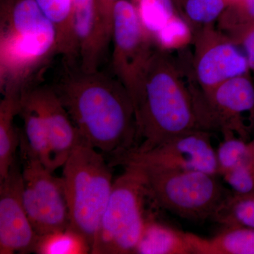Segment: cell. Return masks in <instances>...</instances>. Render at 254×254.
<instances>
[{
	"label": "cell",
	"mask_w": 254,
	"mask_h": 254,
	"mask_svg": "<svg viewBox=\"0 0 254 254\" xmlns=\"http://www.w3.org/2000/svg\"><path fill=\"white\" fill-rule=\"evenodd\" d=\"M53 85L83 141L112 158L133 150L137 126L131 95L115 76L64 64Z\"/></svg>",
	"instance_id": "1"
},
{
	"label": "cell",
	"mask_w": 254,
	"mask_h": 254,
	"mask_svg": "<svg viewBox=\"0 0 254 254\" xmlns=\"http://www.w3.org/2000/svg\"><path fill=\"white\" fill-rule=\"evenodd\" d=\"M134 107L136 145L131 151H146L177 135L203 129L194 89L187 86L168 52L153 53Z\"/></svg>",
	"instance_id": "2"
},
{
	"label": "cell",
	"mask_w": 254,
	"mask_h": 254,
	"mask_svg": "<svg viewBox=\"0 0 254 254\" xmlns=\"http://www.w3.org/2000/svg\"><path fill=\"white\" fill-rule=\"evenodd\" d=\"M58 55L54 25L36 0H1L0 91L20 96Z\"/></svg>",
	"instance_id": "3"
},
{
	"label": "cell",
	"mask_w": 254,
	"mask_h": 254,
	"mask_svg": "<svg viewBox=\"0 0 254 254\" xmlns=\"http://www.w3.org/2000/svg\"><path fill=\"white\" fill-rule=\"evenodd\" d=\"M63 167L69 227L92 247L113 190V166L81 138Z\"/></svg>",
	"instance_id": "4"
},
{
	"label": "cell",
	"mask_w": 254,
	"mask_h": 254,
	"mask_svg": "<svg viewBox=\"0 0 254 254\" xmlns=\"http://www.w3.org/2000/svg\"><path fill=\"white\" fill-rule=\"evenodd\" d=\"M124 168L123 175L114 182L91 254H135L143 235L148 220L143 209L148 195L144 180L136 167Z\"/></svg>",
	"instance_id": "5"
},
{
	"label": "cell",
	"mask_w": 254,
	"mask_h": 254,
	"mask_svg": "<svg viewBox=\"0 0 254 254\" xmlns=\"http://www.w3.org/2000/svg\"><path fill=\"white\" fill-rule=\"evenodd\" d=\"M131 166L141 171L150 199L158 206L187 220L203 221L212 218L230 193L216 175L211 174Z\"/></svg>",
	"instance_id": "6"
},
{
	"label": "cell",
	"mask_w": 254,
	"mask_h": 254,
	"mask_svg": "<svg viewBox=\"0 0 254 254\" xmlns=\"http://www.w3.org/2000/svg\"><path fill=\"white\" fill-rule=\"evenodd\" d=\"M23 200L26 213L38 236L69 227L63 177L53 176L39 159L31 154L21 133Z\"/></svg>",
	"instance_id": "7"
},
{
	"label": "cell",
	"mask_w": 254,
	"mask_h": 254,
	"mask_svg": "<svg viewBox=\"0 0 254 254\" xmlns=\"http://www.w3.org/2000/svg\"><path fill=\"white\" fill-rule=\"evenodd\" d=\"M112 41L114 76L126 88L135 106L145 68L157 48L143 29L131 0H119L115 4Z\"/></svg>",
	"instance_id": "8"
},
{
	"label": "cell",
	"mask_w": 254,
	"mask_h": 254,
	"mask_svg": "<svg viewBox=\"0 0 254 254\" xmlns=\"http://www.w3.org/2000/svg\"><path fill=\"white\" fill-rule=\"evenodd\" d=\"M110 165H136L168 170L218 175L216 151L210 132L195 129L173 137L146 151H129L111 159Z\"/></svg>",
	"instance_id": "9"
},
{
	"label": "cell",
	"mask_w": 254,
	"mask_h": 254,
	"mask_svg": "<svg viewBox=\"0 0 254 254\" xmlns=\"http://www.w3.org/2000/svg\"><path fill=\"white\" fill-rule=\"evenodd\" d=\"M193 72L202 92L250 71L243 50L230 36L208 25L193 31Z\"/></svg>",
	"instance_id": "10"
},
{
	"label": "cell",
	"mask_w": 254,
	"mask_h": 254,
	"mask_svg": "<svg viewBox=\"0 0 254 254\" xmlns=\"http://www.w3.org/2000/svg\"><path fill=\"white\" fill-rule=\"evenodd\" d=\"M198 93L204 129L218 128L223 135L237 134L246 141L249 136L246 115L254 110V86L248 74L230 78L206 93Z\"/></svg>",
	"instance_id": "11"
},
{
	"label": "cell",
	"mask_w": 254,
	"mask_h": 254,
	"mask_svg": "<svg viewBox=\"0 0 254 254\" xmlns=\"http://www.w3.org/2000/svg\"><path fill=\"white\" fill-rule=\"evenodd\" d=\"M22 170L17 160L0 181V254L35 252L38 236L32 226L23 200Z\"/></svg>",
	"instance_id": "12"
},
{
	"label": "cell",
	"mask_w": 254,
	"mask_h": 254,
	"mask_svg": "<svg viewBox=\"0 0 254 254\" xmlns=\"http://www.w3.org/2000/svg\"><path fill=\"white\" fill-rule=\"evenodd\" d=\"M27 89L36 100L44 119L54 172L63 166L81 137L53 86L38 83Z\"/></svg>",
	"instance_id": "13"
},
{
	"label": "cell",
	"mask_w": 254,
	"mask_h": 254,
	"mask_svg": "<svg viewBox=\"0 0 254 254\" xmlns=\"http://www.w3.org/2000/svg\"><path fill=\"white\" fill-rule=\"evenodd\" d=\"M72 24L80 68L88 71L99 69L106 48L98 28L95 0H73Z\"/></svg>",
	"instance_id": "14"
},
{
	"label": "cell",
	"mask_w": 254,
	"mask_h": 254,
	"mask_svg": "<svg viewBox=\"0 0 254 254\" xmlns=\"http://www.w3.org/2000/svg\"><path fill=\"white\" fill-rule=\"evenodd\" d=\"M18 115L22 118V136L31 154L39 159L52 173V155L49 138L44 119L29 90L23 91L19 97Z\"/></svg>",
	"instance_id": "15"
},
{
	"label": "cell",
	"mask_w": 254,
	"mask_h": 254,
	"mask_svg": "<svg viewBox=\"0 0 254 254\" xmlns=\"http://www.w3.org/2000/svg\"><path fill=\"white\" fill-rule=\"evenodd\" d=\"M135 254H194L189 233L148 219Z\"/></svg>",
	"instance_id": "16"
},
{
	"label": "cell",
	"mask_w": 254,
	"mask_h": 254,
	"mask_svg": "<svg viewBox=\"0 0 254 254\" xmlns=\"http://www.w3.org/2000/svg\"><path fill=\"white\" fill-rule=\"evenodd\" d=\"M45 15L54 25L58 34V55L66 64H78L73 36V0H36Z\"/></svg>",
	"instance_id": "17"
},
{
	"label": "cell",
	"mask_w": 254,
	"mask_h": 254,
	"mask_svg": "<svg viewBox=\"0 0 254 254\" xmlns=\"http://www.w3.org/2000/svg\"><path fill=\"white\" fill-rule=\"evenodd\" d=\"M190 234L195 254H254V229L228 227L210 239Z\"/></svg>",
	"instance_id": "18"
},
{
	"label": "cell",
	"mask_w": 254,
	"mask_h": 254,
	"mask_svg": "<svg viewBox=\"0 0 254 254\" xmlns=\"http://www.w3.org/2000/svg\"><path fill=\"white\" fill-rule=\"evenodd\" d=\"M19 97L3 95L0 102V181L9 173L21 141V133L14 122L19 110Z\"/></svg>",
	"instance_id": "19"
},
{
	"label": "cell",
	"mask_w": 254,
	"mask_h": 254,
	"mask_svg": "<svg viewBox=\"0 0 254 254\" xmlns=\"http://www.w3.org/2000/svg\"><path fill=\"white\" fill-rule=\"evenodd\" d=\"M212 220L224 226L254 229V191L230 193L214 213Z\"/></svg>",
	"instance_id": "20"
},
{
	"label": "cell",
	"mask_w": 254,
	"mask_h": 254,
	"mask_svg": "<svg viewBox=\"0 0 254 254\" xmlns=\"http://www.w3.org/2000/svg\"><path fill=\"white\" fill-rule=\"evenodd\" d=\"M131 1L134 5L143 29L153 43L155 37L177 15L181 14L175 0H131Z\"/></svg>",
	"instance_id": "21"
},
{
	"label": "cell",
	"mask_w": 254,
	"mask_h": 254,
	"mask_svg": "<svg viewBox=\"0 0 254 254\" xmlns=\"http://www.w3.org/2000/svg\"><path fill=\"white\" fill-rule=\"evenodd\" d=\"M91 247L84 237L72 229H65L38 237L35 253L39 254H91Z\"/></svg>",
	"instance_id": "22"
},
{
	"label": "cell",
	"mask_w": 254,
	"mask_h": 254,
	"mask_svg": "<svg viewBox=\"0 0 254 254\" xmlns=\"http://www.w3.org/2000/svg\"><path fill=\"white\" fill-rule=\"evenodd\" d=\"M228 5L227 0H182L180 12L194 31L214 24Z\"/></svg>",
	"instance_id": "23"
},
{
	"label": "cell",
	"mask_w": 254,
	"mask_h": 254,
	"mask_svg": "<svg viewBox=\"0 0 254 254\" xmlns=\"http://www.w3.org/2000/svg\"><path fill=\"white\" fill-rule=\"evenodd\" d=\"M218 28L230 38L254 25V0L231 3L218 18Z\"/></svg>",
	"instance_id": "24"
},
{
	"label": "cell",
	"mask_w": 254,
	"mask_h": 254,
	"mask_svg": "<svg viewBox=\"0 0 254 254\" xmlns=\"http://www.w3.org/2000/svg\"><path fill=\"white\" fill-rule=\"evenodd\" d=\"M193 40V28L179 14L155 37L153 43L157 49L170 53L172 50L185 48Z\"/></svg>",
	"instance_id": "25"
},
{
	"label": "cell",
	"mask_w": 254,
	"mask_h": 254,
	"mask_svg": "<svg viewBox=\"0 0 254 254\" xmlns=\"http://www.w3.org/2000/svg\"><path fill=\"white\" fill-rule=\"evenodd\" d=\"M218 175L230 173L250 156L248 143L235 134L224 135L216 151Z\"/></svg>",
	"instance_id": "26"
},
{
	"label": "cell",
	"mask_w": 254,
	"mask_h": 254,
	"mask_svg": "<svg viewBox=\"0 0 254 254\" xmlns=\"http://www.w3.org/2000/svg\"><path fill=\"white\" fill-rule=\"evenodd\" d=\"M223 178L235 192L254 191V157L250 154L243 163L224 175Z\"/></svg>",
	"instance_id": "27"
},
{
	"label": "cell",
	"mask_w": 254,
	"mask_h": 254,
	"mask_svg": "<svg viewBox=\"0 0 254 254\" xmlns=\"http://www.w3.org/2000/svg\"><path fill=\"white\" fill-rule=\"evenodd\" d=\"M119 0H95L97 20L100 36L105 48L112 41L113 14L115 4Z\"/></svg>",
	"instance_id": "28"
},
{
	"label": "cell",
	"mask_w": 254,
	"mask_h": 254,
	"mask_svg": "<svg viewBox=\"0 0 254 254\" xmlns=\"http://www.w3.org/2000/svg\"><path fill=\"white\" fill-rule=\"evenodd\" d=\"M231 38L243 50L250 71L254 73V25Z\"/></svg>",
	"instance_id": "29"
},
{
	"label": "cell",
	"mask_w": 254,
	"mask_h": 254,
	"mask_svg": "<svg viewBox=\"0 0 254 254\" xmlns=\"http://www.w3.org/2000/svg\"><path fill=\"white\" fill-rule=\"evenodd\" d=\"M249 145V150H250V154L252 156L254 157V138L253 141L248 143Z\"/></svg>",
	"instance_id": "30"
},
{
	"label": "cell",
	"mask_w": 254,
	"mask_h": 254,
	"mask_svg": "<svg viewBox=\"0 0 254 254\" xmlns=\"http://www.w3.org/2000/svg\"><path fill=\"white\" fill-rule=\"evenodd\" d=\"M175 1H176L177 7H178L179 11H180V9H181V5H182V0H175Z\"/></svg>",
	"instance_id": "31"
},
{
	"label": "cell",
	"mask_w": 254,
	"mask_h": 254,
	"mask_svg": "<svg viewBox=\"0 0 254 254\" xmlns=\"http://www.w3.org/2000/svg\"><path fill=\"white\" fill-rule=\"evenodd\" d=\"M238 1V0H227V1L229 2V4H231V3L235 2V1Z\"/></svg>",
	"instance_id": "32"
}]
</instances>
